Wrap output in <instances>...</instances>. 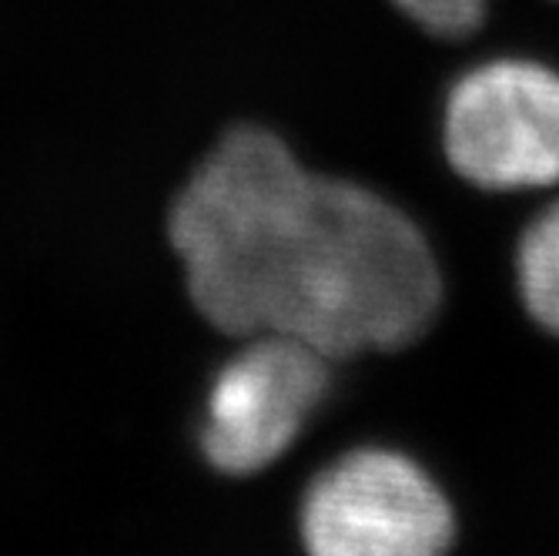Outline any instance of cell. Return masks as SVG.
<instances>
[{"mask_svg":"<svg viewBox=\"0 0 559 556\" xmlns=\"http://www.w3.org/2000/svg\"><path fill=\"white\" fill-rule=\"evenodd\" d=\"M168 241L215 329L288 335L329 359L426 335L442 272L423 228L379 191L305 168L269 128H231L188 175Z\"/></svg>","mask_w":559,"mask_h":556,"instance_id":"6da1fadb","label":"cell"},{"mask_svg":"<svg viewBox=\"0 0 559 556\" xmlns=\"http://www.w3.org/2000/svg\"><path fill=\"white\" fill-rule=\"evenodd\" d=\"M298 533L309 556H445L455 517L442 486L416 460L362 446L309 483Z\"/></svg>","mask_w":559,"mask_h":556,"instance_id":"7a4b0ae2","label":"cell"},{"mask_svg":"<svg viewBox=\"0 0 559 556\" xmlns=\"http://www.w3.org/2000/svg\"><path fill=\"white\" fill-rule=\"evenodd\" d=\"M452 171L483 191H533L559 181V71L492 58L455 78L442 108Z\"/></svg>","mask_w":559,"mask_h":556,"instance_id":"3957f363","label":"cell"},{"mask_svg":"<svg viewBox=\"0 0 559 556\" xmlns=\"http://www.w3.org/2000/svg\"><path fill=\"white\" fill-rule=\"evenodd\" d=\"M329 356L288 335H248L215 372L198 423L212 470L251 476L301 436L329 395Z\"/></svg>","mask_w":559,"mask_h":556,"instance_id":"277c9868","label":"cell"},{"mask_svg":"<svg viewBox=\"0 0 559 556\" xmlns=\"http://www.w3.org/2000/svg\"><path fill=\"white\" fill-rule=\"evenodd\" d=\"M516 288L533 322L559 339V201L543 209L520 235Z\"/></svg>","mask_w":559,"mask_h":556,"instance_id":"5b68a950","label":"cell"},{"mask_svg":"<svg viewBox=\"0 0 559 556\" xmlns=\"http://www.w3.org/2000/svg\"><path fill=\"white\" fill-rule=\"evenodd\" d=\"M426 34L460 40L483 27L489 0H392Z\"/></svg>","mask_w":559,"mask_h":556,"instance_id":"8992f818","label":"cell"}]
</instances>
